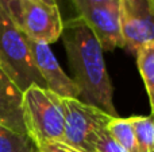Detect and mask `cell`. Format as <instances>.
Segmentation results:
<instances>
[{"mask_svg":"<svg viewBox=\"0 0 154 152\" xmlns=\"http://www.w3.org/2000/svg\"><path fill=\"white\" fill-rule=\"evenodd\" d=\"M61 39L66 50L81 102L97 109L111 117H118L114 105V89L108 77L99 40L80 16L64 22Z\"/></svg>","mask_w":154,"mask_h":152,"instance_id":"cell-1","label":"cell"},{"mask_svg":"<svg viewBox=\"0 0 154 152\" xmlns=\"http://www.w3.org/2000/svg\"><path fill=\"white\" fill-rule=\"evenodd\" d=\"M23 120L26 133L35 144L64 140L62 97L46 88L32 85L23 92Z\"/></svg>","mask_w":154,"mask_h":152,"instance_id":"cell-2","label":"cell"},{"mask_svg":"<svg viewBox=\"0 0 154 152\" xmlns=\"http://www.w3.org/2000/svg\"><path fill=\"white\" fill-rule=\"evenodd\" d=\"M0 67L22 92L32 85L46 88L37 70L27 37L0 7ZM48 89V88H46Z\"/></svg>","mask_w":154,"mask_h":152,"instance_id":"cell-3","label":"cell"},{"mask_svg":"<svg viewBox=\"0 0 154 152\" xmlns=\"http://www.w3.org/2000/svg\"><path fill=\"white\" fill-rule=\"evenodd\" d=\"M64 140L82 152H92L97 133L107 127L111 116L77 98H64Z\"/></svg>","mask_w":154,"mask_h":152,"instance_id":"cell-4","label":"cell"},{"mask_svg":"<svg viewBox=\"0 0 154 152\" xmlns=\"http://www.w3.org/2000/svg\"><path fill=\"white\" fill-rule=\"evenodd\" d=\"M119 23L123 48L135 55L139 47L154 42V8L150 0H120Z\"/></svg>","mask_w":154,"mask_h":152,"instance_id":"cell-5","label":"cell"},{"mask_svg":"<svg viewBox=\"0 0 154 152\" xmlns=\"http://www.w3.org/2000/svg\"><path fill=\"white\" fill-rule=\"evenodd\" d=\"M62 28L64 20L58 4L20 0V30L27 38L50 45L61 38Z\"/></svg>","mask_w":154,"mask_h":152,"instance_id":"cell-6","label":"cell"},{"mask_svg":"<svg viewBox=\"0 0 154 152\" xmlns=\"http://www.w3.org/2000/svg\"><path fill=\"white\" fill-rule=\"evenodd\" d=\"M76 11L92 34L99 40L101 48L112 51L123 48V38L119 23V5H95L87 3H73Z\"/></svg>","mask_w":154,"mask_h":152,"instance_id":"cell-7","label":"cell"},{"mask_svg":"<svg viewBox=\"0 0 154 152\" xmlns=\"http://www.w3.org/2000/svg\"><path fill=\"white\" fill-rule=\"evenodd\" d=\"M37 70L46 83V88L64 98H79V89L75 81L62 70L50 46L27 38Z\"/></svg>","mask_w":154,"mask_h":152,"instance_id":"cell-8","label":"cell"},{"mask_svg":"<svg viewBox=\"0 0 154 152\" xmlns=\"http://www.w3.org/2000/svg\"><path fill=\"white\" fill-rule=\"evenodd\" d=\"M0 124L22 135L26 133L23 120V92L0 67Z\"/></svg>","mask_w":154,"mask_h":152,"instance_id":"cell-9","label":"cell"},{"mask_svg":"<svg viewBox=\"0 0 154 152\" xmlns=\"http://www.w3.org/2000/svg\"><path fill=\"white\" fill-rule=\"evenodd\" d=\"M137 63L149 96L152 115L154 116V42H149L137 51Z\"/></svg>","mask_w":154,"mask_h":152,"instance_id":"cell-10","label":"cell"},{"mask_svg":"<svg viewBox=\"0 0 154 152\" xmlns=\"http://www.w3.org/2000/svg\"><path fill=\"white\" fill-rule=\"evenodd\" d=\"M107 129L126 152H139L135 139V132H134L130 117L122 118L119 116L112 117L107 124Z\"/></svg>","mask_w":154,"mask_h":152,"instance_id":"cell-11","label":"cell"},{"mask_svg":"<svg viewBox=\"0 0 154 152\" xmlns=\"http://www.w3.org/2000/svg\"><path fill=\"white\" fill-rule=\"evenodd\" d=\"M130 121L139 152H154V116H133Z\"/></svg>","mask_w":154,"mask_h":152,"instance_id":"cell-12","label":"cell"},{"mask_svg":"<svg viewBox=\"0 0 154 152\" xmlns=\"http://www.w3.org/2000/svg\"><path fill=\"white\" fill-rule=\"evenodd\" d=\"M0 152H37V147L27 135L0 124Z\"/></svg>","mask_w":154,"mask_h":152,"instance_id":"cell-13","label":"cell"},{"mask_svg":"<svg viewBox=\"0 0 154 152\" xmlns=\"http://www.w3.org/2000/svg\"><path fill=\"white\" fill-rule=\"evenodd\" d=\"M92 152H126V151L111 136L107 127H104L97 133V137H96L95 143H93Z\"/></svg>","mask_w":154,"mask_h":152,"instance_id":"cell-14","label":"cell"},{"mask_svg":"<svg viewBox=\"0 0 154 152\" xmlns=\"http://www.w3.org/2000/svg\"><path fill=\"white\" fill-rule=\"evenodd\" d=\"M0 7L20 28V0H0Z\"/></svg>","mask_w":154,"mask_h":152,"instance_id":"cell-15","label":"cell"},{"mask_svg":"<svg viewBox=\"0 0 154 152\" xmlns=\"http://www.w3.org/2000/svg\"><path fill=\"white\" fill-rule=\"evenodd\" d=\"M37 150L39 152H82L77 148H73L68 145L64 142H54V143H48V144L38 145Z\"/></svg>","mask_w":154,"mask_h":152,"instance_id":"cell-16","label":"cell"},{"mask_svg":"<svg viewBox=\"0 0 154 152\" xmlns=\"http://www.w3.org/2000/svg\"><path fill=\"white\" fill-rule=\"evenodd\" d=\"M81 1L87 4H95V5H119L120 0H73V3Z\"/></svg>","mask_w":154,"mask_h":152,"instance_id":"cell-17","label":"cell"},{"mask_svg":"<svg viewBox=\"0 0 154 152\" xmlns=\"http://www.w3.org/2000/svg\"><path fill=\"white\" fill-rule=\"evenodd\" d=\"M37 1H42V3H46V4H50V5L57 4V0H37Z\"/></svg>","mask_w":154,"mask_h":152,"instance_id":"cell-18","label":"cell"},{"mask_svg":"<svg viewBox=\"0 0 154 152\" xmlns=\"http://www.w3.org/2000/svg\"><path fill=\"white\" fill-rule=\"evenodd\" d=\"M150 1H152V4H153V8H154V0H150Z\"/></svg>","mask_w":154,"mask_h":152,"instance_id":"cell-19","label":"cell"},{"mask_svg":"<svg viewBox=\"0 0 154 152\" xmlns=\"http://www.w3.org/2000/svg\"><path fill=\"white\" fill-rule=\"evenodd\" d=\"M37 152H39V151H38V150H37Z\"/></svg>","mask_w":154,"mask_h":152,"instance_id":"cell-20","label":"cell"}]
</instances>
